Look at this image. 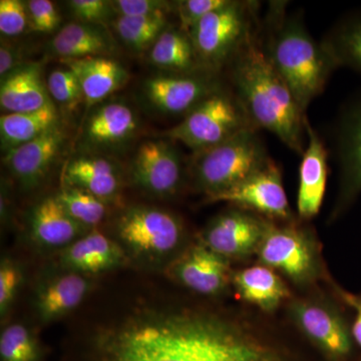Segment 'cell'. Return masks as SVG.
Wrapping results in <instances>:
<instances>
[{
	"mask_svg": "<svg viewBox=\"0 0 361 361\" xmlns=\"http://www.w3.org/2000/svg\"><path fill=\"white\" fill-rule=\"evenodd\" d=\"M336 288L342 300L355 310V320H353V327H351V334H353V341H355L361 349V294L356 295V294L349 293L339 287H336Z\"/></svg>",
	"mask_w": 361,
	"mask_h": 361,
	"instance_id": "60d3db41",
	"label": "cell"
},
{
	"mask_svg": "<svg viewBox=\"0 0 361 361\" xmlns=\"http://www.w3.org/2000/svg\"><path fill=\"white\" fill-rule=\"evenodd\" d=\"M284 7L280 2L272 4L263 44L271 63L305 113L339 66L323 42L313 39L302 13L286 14Z\"/></svg>",
	"mask_w": 361,
	"mask_h": 361,
	"instance_id": "3957f363",
	"label": "cell"
},
{
	"mask_svg": "<svg viewBox=\"0 0 361 361\" xmlns=\"http://www.w3.org/2000/svg\"><path fill=\"white\" fill-rule=\"evenodd\" d=\"M77 77L87 106H97L129 80L127 68L108 56L63 59Z\"/></svg>",
	"mask_w": 361,
	"mask_h": 361,
	"instance_id": "d6986e66",
	"label": "cell"
},
{
	"mask_svg": "<svg viewBox=\"0 0 361 361\" xmlns=\"http://www.w3.org/2000/svg\"><path fill=\"white\" fill-rule=\"evenodd\" d=\"M115 51V40L106 27L80 21L61 27L47 44V54L61 61L106 56Z\"/></svg>",
	"mask_w": 361,
	"mask_h": 361,
	"instance_id": "603a6c76",
	"label": "cell"
},
{
	"mask_svg": "<svg viewBox=\"0 0 361 361\" xmlns=\"http://www.w3.org/2000/svg\"><path fill=\"white\" fill-rule=\"evenodd\" d=\"M51 103L39 63L23 65L1 80L0 106L6 114L39 111Z\"/></svg>",
	"mask_w": 361,
	"mask_h": 361,
	"instance_id": "cb8c5ba5",
	"label": "cell"
},
{
	"mask_svg": "<svg viewBox=\"0 0 361 361\" xmlns=\"http://www.w3.org/2000/svg\"><path fill=\"white\" fill-rule=\"evenodd\" d=\"M125 260L123 249L103 233L82 235L63 249L61 263L71 272L97 274L118 267Z\"/></svg>",
	"mask_w": 361,
	"mask_h": 361,
	"instance_id": "7402d4cb",
	"label": "cell"
},
{
	"mask_svg": "<svg viewBox=\"0 0 361 361\" xmlns=\"http://www.w3.org/2000/svg\"><path fill=\"white\" fill-rule=\"evenodd\" d=\"M207 203L227 202L236 208L271 221L291 222L292 211L285 193L281 172L272 160L262 170L237 186L206 198Z\"/></svg>",
	"mask_w": 361,
	"mask_h": 361,
	"instance_id": "30bf717a",
	"label": "cell"
},
{
	"mask_svg": "<svg viewBox=\"0 0 361 361\" xmlns=\"http://www.w3.org/2000/svg\"><path fill=\"white\" fill-rule=\"evenodd\" d=\"M288 315L308 341L332 361H344L353 350V334L338 307L323 296L296 298Z\"/></svg>",
	"mask_w": 361,
	"mask_h": 361,
	"instance_id": "9c48e42d",
	"label": "cell"
},
{
	"mask_svg": "<svg viewBox=\"0 0 361 361\" xmlns=\"http://www.w3.org/2000/svg\"><path fill=\"white\" fill-rule=\"evenodd\" d=\"M258 129L249 128L213 148L194 153L190 175L194 187L215 196L262 170L271 161Z\"/></svg>",
	"mask_w": 361,
	"mask_h": 361,
	"instance_id": "277c9868",
	"label": "cell"
},
{
	"mask_svg": "<svg viewBox=\"0 0 361 361\" xmlns=\"http://www.w3.org/2000/svg\"><path fill=\"white\" fill-rule=\"evenodd\" d=\"M307 144L299 168L297 213L302 220H310L319 213L326 190L329 165L327 149L322 137L313 129L308 118L305 121Z\"/></svg>",
	"mask_w": 361,
	"mask_h": 361,
	"instance_id": "ac0fdd59",
	"label": "cell"
},
{
	"mask_svg": "<svg viewBox=\"0 0 361 361\" xmlns=\"http://www.w3.org/2000/svg\"><path fill=\"white\" fill-rule=\"evenodd\" d=\"M28 27L33 32H51L61 23V16L54 4L49 0H30L25 2Z\"/></svg>",
	"mask_w": 361,
	"mask_h": 361,
	"instance_id": "d590c367",
	"label": "cell"
},
{
	"mask_svg": "<svg viewBox=\"0 0 361 361\" xmlns=\"http://www.w3.org/2000/svg\"><path fill=\"white\" fill-rule=\"evenodd\" d=\"M230 261L200 243L190 247L169 268L171 276L201 295L222 293L232 281Z\"/></svg>",
	"mask_w": 361,
	"mask_h": 361,
	"instance_id": "2e32d148",
	"label": "cell"
},
{
	"mask_svg": "<svg viewBox=\"0 0 361 361\" xmlns=\"http://www.w3.org/2000/svg\"><path fill=\"white\" fill-rule=\"evenodd\" d=\"M168 13L142 16H116L111 23L118 39L132 51L151 49L169 27Z\"/></svg>",
	"mask_w": 361,
	"mask_h": 361,
	"instance_id": "f1b7e54d",
	"label": "cell"
},
{
	"mask_svg": "<svg viewBox=\"0 0 361 361\" xmlns=\"http://www.w3.org/2000/svg\"><path fill=\"white\" fill-rule=\"evenodd\" d=\"M40 353L39 341L25 325L16 323L1 332V361H39Z\"/></svg>",
	"mask_w": 361,
	"mask_h": 361,
	"instance_id": "1f68e13d",
	"label": "cell"
},
{
	"mask_svg": "<svg viewBox=\"0 0 361 361\" xmlns=\"http://www.w3.org/2000/svg\"><path fill=\"white\" fill-rule=\"evenodd\" d=\"M58 127L59 114L54 103L39 111L2 115L0 118L2 152L8 153Z\"/></svg>",
	"mask_w": 361,
	"mask_h": 361,
	"instance_id": "83f0119b",
	"label": "cell"
},
{
	"mask_svg": "<svg viewBox=\"0 0 361 361\" xmlns=\"http://www.w3.org/2000/svg\"><path fill=\"white\" fill-rule=\"evenodd\" d=\"M90 283L85 275L68 272L49 279L37 291V313L44 322L59 319L75 310L89 293Z\"/></svg>",
	"mask_w": 361,
	"mask_h": 361,
	"instance_id": "484cf974",
	"label": "cell"
},
{
	"mask_svg": "<svg viewBox=\"0 0 361 361\" xmlns=\"http://www.w3.org/2000/svg\"><path fill=\"white\" fill-rule=\"evenodd\" d=\"M323 44L339 66L361 75V13L346 16L330 32Z\"/></svg>",
	"mask_w": 361,
	"mask_h": 361,
	"instance_id": "f546056e",
	"label": "cell"
},
{
	"mask_svg": "<svg viewBox=\"0 0 361 361\" xmlns=\"http://www.w3.org/2000/svg\"><path fill=\"white\" fill-rule=\"evenodd\" d=\"M23 275L20 267L13 261H2L0 267V312L6 315L13 304L18 288H20Z\"/></svg>",
	"mask_w": 361,
	"mask_h": 361,
	"instance_id": "74e56055",
	"label": "cell"
},
{
	"mask_svg": "<svg viewBox=\"0 0 361 361\" xmlns=\"http://www.w3.org/2000/svg\"><path fill=\"white\" fill-rule=\"evenodd\" d=\"M133 182L158 197L177 194L185 178L180 152L171 140H152L140 145L130 161Z\"/></svg>",
	"mask_w": 361,
	"mask_h": 361,
	"instance_id": "7c38bea8",
	"label": "cell"
},
{
	"mask_svg": "<svg viewBox=\"0 0 361 361\" xmlns=\"http://www.w3.org/2000/svg\"><path fill=\"white\" fill-rule=\"evenodd\" d=\"M47 87L49 96L66 111H75L78 104L85 102L77 77L66 66L51 71L47 78Z\"/></svg>",
	"mask_w": 361,
	"mask_h": 361,
	"instance_id": "d6a6232c",
	"label": "cell"
},
{
	"mask_svg": "<svg viewBox=\"0 0 361 361\" xmlns=\"http://www.w3.org/2000/svg\"><path fill=\"white\" fill-rule=\"evenodd\" d=\"M56 196L66 212L85 227H94L106 217V203L85 190L65 186Z\"/></svg>",
	"mask_w": 361,
	"mask_h": 361,
	"instance_id": "4dcf8cb0",
	"label": "cell"
},
{
	"mask_svg": "<svg viewBox=\"0 0 361 361\" xmlns=\"http://www.w3.org/2000/svg\"><path fill=\"white\" fill-rule=\"evenodd\" d=\"M149 61L173 75H194L204 71L189 33L180 27H168L161 33L149 49Z\"/></svg>",
	"mask_w": 361,
	"mask_h": 361,
	"instance_id": "4316f807",
	"label": "cell"
},
{
	"mask_svg": "<svg viewBox=\"0 0 361 361\" xmlns=\"http://www.w3.org/2000/svg\"><path fill=\"white\" fill-rule=\"evenodd\" d=\"M65 142L63 130L56 128L4 154V164L21 189L30 191L49 174Z\"/></svg>",
	"mask_w": 361,
	"mask_h": 361,
	"instance_id": "e0dca14e",
	"label": "cell"
},
{
	"mask_svg": "<svg viewBox=\"0 0 361 361\" xmlns=\"http://www.w3.org/2000/svg\"><path fill=\"white\" fill-rule=\"evenodd\" d=\"M257 7L256 2L229 0L190 30L188 33L204 71L215 73L228 66L258 25Z\"/></svg>",
	"mask_w": 361,
	"mask_h": 361,
	"instance_id": "5b68a950",
	"label": "cell"
},
{
	"mask_svg": "<svg viewBox=\"0 0 361 361\" xmlns=\"http://www.w3.org/2000/svg\"><path fill=\"white\" fill-rule=\"evenodd\" d=\"M139 128V118L129 104L106 102L97 104L85 118L80 146L85 154L116 153L135 139Z\"/></svg>",
	"mask_w": 361,
	"mask_h": 361,
	"instance_id": "4fadbf2b",
	"label": "cell"
},
{
	"mask_svg": "<svg viewBox=\"0 0 361 361\" xmlns=\"http://www.w3.org/2000/svg\"><path fill=\"white\" fill-rule=\"evenodd\" d=\"M28 223L33 241L44 248H66L87 229L66 212L56 196L47 197L33 207Z\"/></svg>",
	"mask_w": 361,
	"mask_h": 361,
	"instance_id": "44dd1931",
	"label": "cell"
},
{
	"mask_svg": "<svg viewBox=\"0 0 361 361\" xmlns=\"http://www.w3.org/2000/svg\"><path fill=\"white\" fill-rule=\"evenodd\" d=\"M66 186L80 188L108 203L118 196L122 186L116 164L104 156L84 154L71 159L63 171Z\"/></svg>",
	"mask_w": 361,
	"mask_h": 361,
	"instance_id": "ffe728a7",
	"label": "cell"
},
{
	"mask_svg": "<svg viewBox=\"0 0 361 361\" xmlns=\"http://www.w3.org/2000/svg\"><path fill=\"white\" fill-rule=\"evenodd\" d=\"M96 361H285L281 353L238 320L177 310L148 313L106 331Z\"/></svg>",
	"mask_w": 361,
	"mask_h": 361,
	"instance_id": "6da1fadb",
	"label": "cell"
},
{
	"mask_svg": "<svg viewBox=\"0 0 361 361\" xmlns=\"http://www.w3.org/2000/svg\"><path fill=\"white\" fill-rule=\"evenodd\" d=\"M219 82L207 73L160 75L145 82L144 92L149 103L168 115H187L216 90Z\"/></svg>",
	"mask_w": 361,
	"mask_h": 361,
	"instance_id": "9a60e30c",
	"label": "cell"
},
{
	"mask_svg": "<svg viewBox=\"0 0 361 361\" xmlns=\"http://www.w3.org/2000/svg\"><path fill=\"white\" fill-rule=\"evenodd\" d=\"M259 262L288 278L297 286L314 284L322 275L319 244L307 228L268 221L257 250Z\"/></svg>",
	"mask_w": 361,
	"mask_h": 361,
	"instance_id": "52a82bcc",
	"label": "cell"
},
{
	"mask_svg": "<svg viewBox=\"0 0 361 361\" xmlns=\"http://www.w3.org/2000/svg\"><path fill=\"white\" fill-rule=\"evenodd\" d=\"M28 26L27 9L20 0L0 1V32L2 37H14L23 35Z\"/></svg>",
	"mask_w": 361,
	"mask_h": 361,
	"instance_id": "e575fe53",
	"label": "cell"
},
{
	"mask_svg": "<svg viewBox=\"0 0 361 361\" xmlns=\"http://www.w3.org/2000/svg\"><path fill=\"white\" fill-rule=\"evenodd\" d=\"M228 1L229 0H185L175 2L176 11L180 21V28L189 32L190 30L202 18H205L207 14L224 6Z\"/></svg>",
	"mask_w": 361,
	"mask_h": 361,
	"instance_id": "8d00e7d4",
	"label": "cell"
},
{
	"mask_svg": "<svg viewBox=\"0 0 361 361\" xmlns=\"http://www.w3.org/2000/svg\"><path fill=\"white\" fill-rule=\"evenodd\" d=\"M339 191L332 219L339 217L361 194V94L342 111L336 128Z\"/></svg>",
	"mask_w": 361,
	"mask_h": 361,
	"instance_id": "5bb4252c",
	"label": "cell"
},
{
	"mask_svg": "<svg viewBox=\"0 0 361 361\" xmlns=\"http://www.w3.org/2000/svg\"><path fill=\"white\" fill-rule=\"evenodd\" d=\"M116 231L132 253L148 259H165L176 253L185 240L182 221L168 211L135 206L118 218Z\"/></svg>",
	"mask_w": 361,
	"mask_h": 361,
	"instance_id": "ba28073f",
	"label": "cell"
},
{
	"mask_svg": "<svg viewBox=\"0 0 361 361\" xmlns=\"http://www.w3.org/2000/svg\"><path fill=\"white\" fill-rule=\"evenodd\" d=\"M253 127L233 92L220 89L204 99L182 122L161 135L171 141H179L197 153L213 148Z\"/></svg>",
	"mask_w": 361,
	"mask_h": 361,
	"instance_id": "8992f818",
	"label": "cell"
},
{
	"mask_svg": "<svg viewBox=\"0 0 361 361\" xmlns=\"http://www.w3.org/2000/svg\"><path fill=\"white\" fill-rule=\"evenodd\" d=\"M23 66L21 63V52L11 44L1 42L0 47V75L2 78L13 73L14 70Z\"/></svg>",
	"mask_w": 361,
	"mask_h": 361,
	"instance_id": "ab89813d",
	"label": "cell"
},
{
	"mask_svg": "<svg viewBox=\"0 0 361 361\" xmlns=\"http://www.w3.org/2000/svg\"><path fill=\"white\" fill-rule=\"evenodd\" d=\"M269 219L235 208L216 216L201 234V243L223 258L244 260L257 253Z\"/></svg>",
	"mask_w": 361,
	"mask_h": 361,
	"instance_id": "8fae6325",
	"label": "cell"
},
{
	"mask_svg": "<svg viewBox=\"0 0 361 361\" xmlns=\"http://www.w3.org/2000/svg\"><path fill=\"white\" fill-rule=\"evenodd\" d=\"M228 66L233 94L254 127L269 130L292 151L302 155L307 144V116L268 58L258 25Z\"/></svg>",
	"mask_w": 361,
	"mask_h": 361,
	"instance_id": "7a4b0ae2",
	"label": "cell"
},
{
	"mask_svg": "<svg viewBox=\"0 0 361 361\" xmlns=\"http://www.w3.org/2000/svg\"><path fill=\"white\" fill-rule=\"evenodd\" d=\"M231 283L242 300L272 313L291 297L290 290L276 271L255 265L233 273Z\"/></svg>",
	"mask_w": 361,
	"mask_h": 361,
	"instance_id": "d4e9b609",
	"label": "cell"
},
{
	"mask_svg": "<svg viewBox=\"0 0 361 361\" xmlns=\"http://www.w3.org/2000/svg\"><path fill=\"white\" fill-rule=\"evenodd\" d=\"M66 4L80 23L106 27L116 18L111 1L106 0H71Z\"/></svg>",
	"mask_w": 361,
	"mask_h": 361,
	"instance_id": "836d02e7",
	"label": "cell"
},
{
	"mask_svg": "<svg viewBox=\"0 0 361 361\" xmlns=\"http://www.w3.org/2000/svg\"><path fill=\"white\" fill-rule=\"evenodd\" d=\"M116 16H142L171 11L174 4L163 0H115L111 1Z\"/></svg>",
	"mask_w": 361,
	"mask_h": 361,
	"instance_id": "f35d334b",
	"label": "cell"
}]
</instances>
